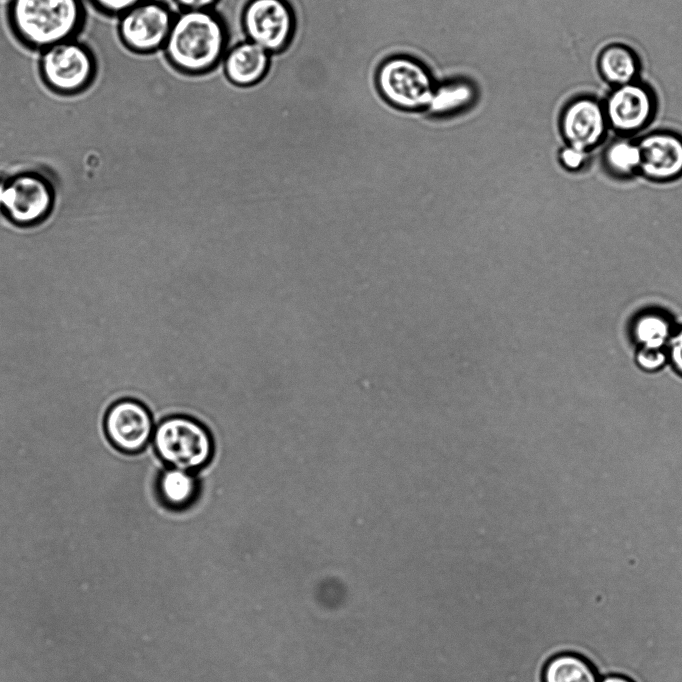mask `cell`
<instances>
[{
	"label": "cell",
	"mask_w": 682,
	"mask_h": 682,
	"mask_svg": "<svg viewBox=\"0 0 682 682\" xmlns=\"http://www.w3.org/2000/svg\"><path fill=\"white\" fill-rule=\"evenodd\" d=\"M269 55L270 53L252 41L238 43L225 56V75L236 86L254 85L266 75Z\"/></svg>",
	"instance_id": "obj_14"
},
{
	"label": "cell",
	"mask_w": 682,
	"mask_h": 682,
	"mask_svg": "<svg viewBox=\"0 0 682 682\" xmlns=\"http://www.w3.org/2000/svg\"><path fill=\"white\" fill-rule=\"evenodd\" d=\"M242 22L247 40L268 53L282 51L295 27L293 11L285 0H249Z\"/></svg>",
	"instance_id": "obj_7"
},
{
	"label": "cell",
	"mask_w": 682,
	"mask_h": 682,
	"mask_svg": "<svg viewBox=\"0 0 682 682\" xmlns=\"http://www.w3.org/2000/svg\"><path fill=\"white\" fill-rule=\"evenodd\" d=\"M84 0H9L7 21L25 47L42 51L77 38L86 22Z\"/></svg>",
	"instance_id": "obj_1"
},
{
	"label": "cell",
	"mask_w": 682,
	"mask_h": 682,
	"mask_svg": "<svg viewBox=\"0 0 682 682\" xmlns=\"http://www.w3.org/2000/svg\"><path fill=\"white\" fill-rule=\"evenodd\" d=\"M599 682H634V681L625 675L612 673L602 676Z\"/></svg>",
	"instance_id": "obj_25"
},
{
	"label": "cell",
	"mask_w": 682,
	"mask_h": 682,
	"mask_svg": "<svg viewBox=\"0 0 682 682\" xmlns=\"http://www.w3.org/2000/svg\"><path fill=\"white\" fill-rule=\"evenodd\" d=\"M604 109L612 128L621 133H632L641 130L651 120L655 101L647 87L631 82L618 86Z\"/></svg>",
	"instance_id": "obj_11"
},
{
	"label": "cell",
	"mask_w": 682,
	"mask_h": 682,
	"mask_svg": "<svg viewBox=\"0 0 682 682\" xmlns=\"http://www.w3.org/2000/svg\"><path fill=\"white\" fill-rule=\"evenodd\" d=\"M667 357L668 356L663 349L654 350L639 348L636 354V362L646 371H655L665 364Z\"/></svg>",
	"instance_id": "obj_21"
},
{
	"label": "cell",
	"mask_w": 682,
	"mask_h": 682,
	"mask_svg": "<svg viewBox=\"0 0 682 682\" xmlns=\"http://www.w3.org/2000/svg\"><path fill=\"white\" fill-rule=\"evenodd\" d=\"M639 173L645 179L666 182L682 176V137L671 132H654L637 143Z\"/></svg>",
	"instance_id": "obj_12"
},
{
	"label": "cell",
	"mask_w": 682,
	"mask_h": 682,
	"mask_svg": "<svg viewBox=\"0 0 682 682\" xmlns=\"http://www.w3.org/2000/svg\"><path fill=\"white\" fill-rule=\"evenodd\" d=\"M152 441L162 461L189 472L206 465L213 452L208 431L197 421L183 416L161 421L154 430Z\"/></svg>",
	"instance_id": "obj_5"
},
{
	"label": "cell",
	"mask_w": 682,
	"mask_h": 682,
	"mask_svg": "<svg viewBox=\"0 0 682 682\" xmlns=\"http://www.w3.org/2000/svg\"><path fill=\"white\" fill-rule=\"evenodd\" d=\"M183 10H209L217 0H174Z\"/></svg>",
	"instance_id": "obj_24"
},
{
	"label": "cell",
	"mask_w": 682,
	"mask_h": 682,
	"mask_svg": "<svg viewBox=\"0 0 682 682\" xmlns=\"http://www.w3.org/2000/svg\"><path fill=\"white\" fill-rule=\"evenodd\" d=\"M226 30L209 10H183L173 19L164 45L169 61L180 71L201 74L212 69L222 58Z\"/></svg>",
	"instance_id": "obj_2"
},
{
	"label": "cell",
	"mask_w": 682,
	"mask_h": 682,
	"mask_svg": "<svg viewBox=\"0 0 682 682\" xmlns=\"http://www.w3.org/2000/svg\"><path fill=\"white\" fill-rule=\"evenodd\" d=\"M94 9L107 16H119L143 0H87Z\"/></svg>",
	"instance_id": "obj_20"
},
{
	"label": "cell",
	"mask_w": 682,
	"mask_h": 682,
	"mask_svg": "<svg viewBox=\"0 0 682 682\" xmlns=\"http://www.w3.org/2000/svg\"><path fill=\"white\" fill-rule=\"evenodd\" d=\"M52 199L49 184L33 173L18 174L0 185L1 209L17 225L43 220L51 210Z\"/></svg>",
	"instance_id": "obj_8"
},
{
	"label": "cell",
	"mask_w": 682,
	"mask_h": 682,
	"mask_svg": "<svg viewBox=\"0 0 682 682\" xmlns=\"http://www.w3.org/2000/svg\"><path fill=\"white\" fill-rule=\"evenodd\" d=\"M672 331L671 320L657 311L642 312L632 323V336L639 348L663 349Z\"/></svg>",
	"instance_id": "obj_18"
},
{
	"label": "cell",
	"mask_w": 682,
	"mask_h": 682,
	"mask_svg": "<svg viewBox=\"0 0 682 682\" xmlns=\"http://www.w3.org/2000/svg\"><path fill=\"white\" fill-rule=\"evenodd\" d=\"M375 84L380 96L390 106L415 113L427 109L436 79L421 60L408 54H396L380 63Z\"/></svg>",
	"instance_id": "obj_3"
},
{
	"label": "cell",
	"mask_w": 682,
	"mask_h": 682,
	"mask_svg": "<svg viewBox=\"0 0 682 682\" xmlns=\"http://www.w3.org/2000/svg\"><path fill=\"white\" fill-rule=\"evenodd\" d=\"M104 428L110 442L125 453H138L149 444L154 433L153 416L141 401L125 398L108 409Z\"/></svg>",
	"instance_id": "obj_9"
},
{
	"label": "cell",
	"mask_w": 682,
	"mask_h": 682,
	"mask_svg": "<svg viewBox=\"0 0 682 682\" xmlns=\"http://www.w3.org/2000/svg\"><path fill=\"white\" fill-rule=\"evenodd\" d=\"M600 676L585 657L563 652L550 657L542 670V682H599Z\"/></svg>",
	"instance_id": "obj_15"
},
{
	"label": "cell",
	"mask_w": 682,
	"mask_h": 682,
	"mask_svg": "<svg viewBox=\"0 0 682 682\" xmlns=\"http://www.w3.org/2000/svg\"><path fill=\"white\" fill-rule=\"evenodd\" d=\"M478 84L466 76H451L436 82L424 113L435 119H451L468 113L479 101Z\"/></svg>",
	"instance_id": "obj_13"
},
{
	"label": "cell",
	"mask_w": 682,
	"mask_h": 682,
	"mask_svg": "<svg viewBox=\"0 0 682 682\" xmlns=\"http://www.w3.org/2000/svg\"><path fill=\"white\" fill-rule=\"evenodd\" d=\"M640 160L638 145L627 140L612 142L604 152V164L610 173L619 177L631 176L638 171Z\"/></svg>",
	"instance_id": "obj_19"
},
{
	"label": "cell",
	"mask_w": 682,
	"mask_h": 682,
	"mask_svg": "<svg viewBox=\"0 0 682 682\" xmlns=\"http://www.w3.org/2000/svg\"><path fill=\"white\" fill-rule=\"evenodd\" d=\"M668 357L675 370L682 375V327L668 341Z\"/></svg>",
	"instance_id": "obj_23"
},
{
	"label": "cell",
	"mask_w": 682,
	"mask_h": 682,
	"mask_svg": "<svg viewBox=\"0 0 682 682\" xmlns=\"http://www.w3.org/2000/svg\"><path fill=\"white\" fill-rule=\"evenodd\" d=\"M607 118L605 109L592 98H579L564 109L560 127L568 146L588 152L603 139Z\"/></svg>",
	"instance_id": "obj_10"
},
{
	"label": "cell",
	"mask_w": 682,
	"mask_h": 682,
	"mask_svg": "<svg viewBox=\"0 0 682 682\" xmlns=\"http://www.w3.org/2000/svg\"><path fill=\"white\" fill-rule=\"evenodd\" d=\"M92 50L77 38L68 39L40 51L38 70L44 85L62 96L87 90L97 75Z\"/></svg>",
	"instance_id": "obj_4"
},
{
	"label": "cell",
	"mask_w": 682,
	"mask_h": 682,
	"mask_svg": "<svg viewBox=\"0 0 682 682\" xmlns=\"http://www.w3.org/2000/svg\"><path fill=\"white\" fill-rule=\"evenodd\" d=\"M598 66L602 77L618 86L633 82L639 70L633 51L619 44L610 45L601 52Z\"/></svg>",
	"instance_id": "obj_16"
},
{
	"label": "cell",
	"mask_w": 682,
	"mask_h": 682,
	"mask_svg": "<svg viewBox=\"0 0 682 682\" xmlns=\"http://www.w3.org/2000/svg\"><path fill=\"white\" fill-rule=\"evenodd\" d=\"M587 152L571 146L564 147L559 154L560 165L568 171H578L586 163Z\"/></svg>",
	"instance_id": "obj_22"
},
{
	"label": "cell",
	"mask_w": 682,
	"mask_h": 682,
	"mask_svg": "<svg viewBox=\"0 0 682 682\" xmlns=\"http://www.w3.org/2000/svg\"><path fill=\"white\" fill-rule=\"evenodd\" d=\"M157 490L165 505L179 509L193 501L197 482L191 472L171 467L159 475Z\"/></svg>",
	"instance_id": "obj_17"
},
{
	"label": "cell",
	"mask_w": 682,
	"mask_h": 682,
	"mask_svg": "<svg viewBox=\"0 0 682 682\" xmlns=\"http://www.w3.org/2000/svg\"><path fill=\"white\" fill-rule=\"evenodd\" d=\"M170 9L154 0H143L118 16L117 32L121 43L139 54L164 47L173 23Z\"/></svg>",
	"instance_id": "obj_6"
}]
</instances>
